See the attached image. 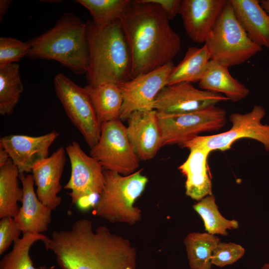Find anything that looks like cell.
Masks as SVG:
<instances>
[{
  "instance_id": "f1b7e54d",
  "label": "cell",
  "mask_w": 269,
  "mask_h": 269,
  "mask_svg": "<svg viewBox=\"0 0 269 269\" xmlns=\"http://www.w3.org/2000/svg\"><path fill=\"white\" fill-rule=\"evenodd\" d=\"M76 1L89 10L96 24L103 25L119 19L131 0H78Z\"/></svg>"
},
{
  "instance_id": "f546056e",
  "label": "cell",
  "mask_w": 269,
  "mask_h": 269,
  "mask_svg": "<svg viewBox=\"0 0 269 269\" xmlns=\"http://www.w3.org/2000/svg\"><path fill=\"white\" fill-rule=\"evenodd\" d=\"M30 49L28 42L13 37H0V67L19 61Z\"/></svg>"
},
{
  "instance_id": "3957f363",
  "label": "cell",
  "mask_w": 269,
  "mask_h": 269,
  "mask_svg": "<svg viewBox=\"0 0 269 269\" xmlns=\"http://www.w3.org/2000/svg\"><path fill=\"white\" fill-rule=\"evenodd\" d=\"M86 25L89 65L86 75L88 85H118L131 79V55L120 20L103 25L88 20Z\"/></svg>"
},
{
  "instance_id": "5bb4252c",
  "label": "cell",
  "mask_w": 269,
  "mask_h": 269,
  "mask_svg": "<svg viewBox=\"0 0 269 269\" xmlns=\"http://www.w3.org/2000/svg\"><path fill=\"white\" fill-rule=\"evenodd\" d=\"M59 135L54 130L37 136L10 134L0 137V146L7 152L19 174H25L32 172L37 163L48 157L49 148Z\"/></svg>"
},
{
  "instance_id": "836d02e7",
  "label": "cell",
  "mask_w": 269,
  "mask_h": 269,
  "mask_svg": "<svg viewBox=\"0 0 269 269\" xmlns=\"http://www.w3.org/2000/svg\"><path fill=\"white\" fill-rule=\"evenodd\" d=\"M11 0H0V21L1 22L3 16L7 11Z\"/></svg>"
},
{
  "instance_id": "ba28073f",
  "label": "cell",
  "mask_w": 269,
  "mask_h": 269,
  "mask_svg": "<svg viewBox=\"0 0 269 269\" xmlns=\"http://www.w3.org/2000/svg\"><path fill=\"white\" fill-rule=\"evenodd\" d=\"M163 146L184 142L203 132L217 131L227 122L226 111L212 106L199 111L178 114L157 111Z\"/></svg>"
},
{
  "instance_id": "ac0fdd59",
  "label": "cell",
  "mask_w": 269,
  "mask_h": 269,
  "mask_svg": "<svg viewBox=\"0 0 269 269\" xmlns=\"http://www.w3.org/2000/svg\"><path fill=\"white\" fill-rule=\"evenodd\" d=\"M181 146L189 150L187 159L178 167L186 177L185 194L199 201L212 194V182L208 173L207 159L210 151L192 139Z\"/></svg>"
},
{
  "instance_id": "9c48e42d",
  "label": "cell",
  "mask_w": 269,
  "mask_h": 269,
  "mask_svg": "<svg viewBox=\"0 0 269 269\" xmlns=\"http://www.w3.org/2000/svg\"><path fill=\"white\" fill-rule=\"evenodd\" d=\"M53 82L56 95L67 116L92 148L99 139L101 124L87 92L84 87L63 73L57 74Z\"/></svg>"
},
{
  "instance_id": "cb8c5ba5",
  "label": "cell",
  "mask_w": 269,
  "mask_h": 269,
  "mask_svg": "<svg viewBox=\"0 0 269 269\" xmlns=\"http://www.w3.org/2000/svg\"><path fill=\"white\" fill-rule=\"evenodd\" d=\"M19 172L10 159L0 166V219L14 218L19 211L18 202H21L23 190L19 187Z\"/></svg>"
},
{
  "instance_id": "4dcf8cb0",
  "label": "cell",
  "mask_w": 269,
  "mask_h": 269,
  "mask_svg": "<svg viewBox=\"0 0 269 269\" xmlns=\"http://www.w3.org/2000/svg\"><path fill=\"white\" fill-rule=\"evenodd\" d=\"M245 253V249L240 245L220 242L213 251L211 263L223 268L237 262L244 256Z\"/></svg>"
},
{
  "instance_id": "4316f807",
  "label": "cell",
  "mask_w": 269,
  "mask_h": 269,
  "mask_svg": "<svg viewBox=\"0 0 269 269\" xmlns=\"http://www.w3.org/2000/svg\"><path fill=\"white\" fill-rule=\"evenodd\" d=\"M193 208L202 218L205 230L210 234L226 236L228 235L227 230L236 229L239 227L237 220H229L220 213L212 194L194 204Z\"/></svg>"
},
{
  "instance_id": "8992f818",
  "label": "cell",
  "mask_w": 269,
  "mask_h": 269,
  "mask_svg": "<svg viewBox=\"0 0 269 269\" xmlns=\"http://www.w3.org/2000/svg\"><path fill=\"white\" fill-rule=\"evenodd\" d=\"M204 45L211 60L228 67L245 63L262 50L249 38L228 0Z\"/></svg>"
},
{
  "instance_id": "2e32d148",
  "label": "cell",
  "mask_w": 269,
  "mask_h": 269,
  "mask_svg": "<svg viewBox=\"0 0 269 269\" xmlns=\"http://www.w3.org/2000/svg\"><path fill=\"white\" fill-rule=\"evenodd\" d=\"M226 2V0H181L179 14L193 41L205 42Z\"/></svg>"
},
{
  "instance_id": "d590c367",
  "label": "cell",
  "mask_w": 269,
  "mask_h": 269,
  "mask_svg": "<svg viewBox=\"0 0 269 269\" xmlns=\"http://www.w3.org/2000/svg\"><path fill=\"white\" fill-rule=\"evenodd\" d=\"M260 2L263 8L269 15V0H261Z\"/></svg>"
},
{
  "instance_id": "277c9868",
  "label": "cell",
  "mask_w": 269,
  "mask_h": 269,
  "mask_svg": "<svg viewBox=\"0 0 269 269\" xmlns=\"http://www.w3.org/2000/svg\"><path fill=\"white\" fill-rule=\"evenodd\" d=\"M26 57L55 60L76 74H86L89 65L87 25L75 14L67 12L47 31L28 41Z\"/></svg>"
},
{
  "instance_id": "52a82bcc",
  "label": "cell",
  "mask_w": 269,
  "mask_h": 269,
  "mask_svg": "<svg viewBox=\"0 0 269 269\" xmlns=\"http://www.w3.org/2000/svg\"><path fill=\"white\" fill-rule=\"evenodd\" d=\"M90 149V155L105 170L128 175L139 167L140 159L120 119L102 123L99 139Z\"/></svg>"
},
{
  "instance_id": "8fae6325",
  "label": "cell",
  "mask_w": 269,
  "mask_h": 269,
  "mask_svg": "<svg viewBox=\"0 0 269 269\" xmlns=\"http://www.w3.org/2000/svg\"><path fill=\"white\" fill-rule=\"evenodd\" d=\"M174 66L173 62H170L118 85L123 99L121 121L127 120L135 111L154 110L155 99L167 85L168 78Z\"/></svg>"
},
{
  "instance_id": "e575fe53",
  "label": "cell",
  "mask_w": 269,
  "mask_h": 269,
  "mask_svg": "<svg viewBox=\"0 0 269 269\" xmlns=\"http://www.w3.org/2000/svg\"><path fill=\"white\" fill-rule=\"evenodd\" d=\"M10 159L7 152L0 146V166L6 164Z\"/></svg>"
},
{
  "instance_id": "6da1fadb",
  "label": "cell",
  "mask_w": 269,
  "mask_h": 269,
  "mask_svg": "<svg viewBox=\"0 0 269 269\" xmlns=\"http://www.w3.org/2000/svg\"><path fill=\"white\" fill-rule=\"evenodd\" d=\"M42 242L61 269H135L136 253L130 241L104 226L94 231L87 219L53 231Z\"/></svg>"
},
{
  "instance_id": "44dd1931",
  "label": "cell",
  "mask_w": 269,
  "mask_h": 269,
  "mask_svg": "<svg viewBox=\"0 0 269 269\" xmlns=\"http://www.w3.org/2000/svg\"><path fill=\"white\" fill-rule=\"evenodd\" d=\"M228 68L211 59L199 86L205 91L223 94L229 100L236 103L246 98L250 90L231 75Z\"/></svg>"
},
{
  "instance_id": "603a6c76",
  "label": "cell",
  "mask_w": 269,
  "mask_h": 269,
  "mask_svg": "<svg viewBox=\"0 0 269 269\" xmlns=\"http://www.w3.org/2000/svg\"><path fill=\"white\" fill-rule=\"evenodd\" d=\"M211 59L205 45L202 47H189L183 59L173 67L168 78L167 85L181 82H199Z\"/></svg>"
},
{
  "instance_id": "5b68a950",
  "label": "cell",
  "mask_w": 269,
  "mask_h": 269,
  "mask_svg": "<svg viewBox=\"0 0 269 269\" xmlns=\"http://www.w3.org/2000/svg\"><path fill=\"white\" fill-rule=\"evenodd\" d=\"M142 170L128 175L104 170V187L94 206V214L112 223L132 225L140 221L141 211L134 205L148 181Z\"/></svg>"
},
{
  "instance_id": "83f0119b",
  "label": "cell",
  "mask_w": 269,
  "mask_h": 269,
  "mask_svg": "<svg viewBox=\"0 0 269 269\" xmlns=\"http://www.w3.org/2000/svg\"><path fill=\"white\" fill-rule=\"evenodd\" d=\"M47 237L42 234L23 233L22 238L13 242L12 250L0 261V269H36L29 256L30 250L36 242Z\"/></svg>"
},
{
  "instance_id": "d4e9b609",
  "label": "cell",
  "mask_w": 269,
  "mask_h": 269,
  "mask_svg": "<svg viewBox=\"0 0 269 269\" xmlns=\"http://www.w3.org/2000/svg\"><path fill=\"white\" fill-rule=\"evenodd\" d=\"M220 242L219 237L208 233L192 232L184 240L191 269H211L213 250Z\"/></svg>"
},
{
  "instance_id": "30bf717a",
  "label": "cell",
  "mask_w": 269,
  "mask_h": 269,
  "mask_svg": "<svg viewBox=\"0 0 269 269\" xmlns=\"http://www.w3.org/2000/svg\"><path fill=\"white\" fill-rule=\"evenodd\" d=\"M265 115L264 108L256 105L248 113L232 114L229 117L232 127L228 131L213 135H199L192 139L210 152L227 150L235 141L242 138L256 140L263 145L266 150L269 151V125L262 123Z\"/></svg>"
},
{
  "instance_id": "7402d4cb",
  "label": "cell",
  "mask_w": 269,
  "mask_h": 269,
  "mask_svg": "<svg viewBox=\"0 0 269 269\" xmlns=\"http://www.w3.org/2000/svg\"><path fill=\"white\" fill-rule=\"evenodd\" d=\"M100 123L120 119L123 99L118 85L103 83L96 86L84 87Z\"/></svg>"
},
{
  "instance_id": "7a4b0ae2",
  "label": "cell",
  "mask_w": 269,
  "mask_h": 269,
  "mask_svg": "<svg viewBox=\"0 0 269 269\" xmlns=\"http://www.w3.org/2000/svg\"><path fill=\"white\" fill-rule=\"evenodd\" d=\"M119 20L131 55L132 79L172 62L179 52L180 37L159 5L131 0Z\"/></svg>"
},
{
  "instance_id": "d6a6232c",
  "label": "cell",
  "mask_w": 269,
  "mask_h": 269,
  "mask_svg": "<svg viewBox=\"0 0 269 269\" xmlns=\"http://www.w3.org/2000/svg\"><path fill=\"white\" fill-rule=\"evenodd\" d=\"M159 5L165 12L169 19L179 14L181 0H148Z\"/></svg>"
},
{
  "instance_id": "484cf974",
  "label": "cell",
  "mask_w": 269,
  "mask_h": 269,
  "mask_svg": "<svg viewBox=\"0 0 269 269\" xmlns=\"http://www.w3.org/2000/svg\"><path fill=\"white\" fill-rule=\"evenodd\" d=\"M23 90L19 65L14 63L0 67V115L12 114Z\"/></svg>"
},
{
  "instance_id": "1f68e13d",
  "label": "cell",
  "mask_w": 269,
  "mask_h": 269,
  "mask_svg": "<svg viewBox=\"0 0 269 269\" xmlns=\"http://www.w3.org/2000/svg\"><path fill=\"white\" fill-rule=\"evenodd\" d=\"M22 232L16 226L13 218L6 217L0 221V255H2L11 244L19 238Z\"/></svg>"
},
{
  "instance_id": "9a60e30c",
  "label": "cell",
  "mask_w": 269,
  "mask_h": 269,
  "mask_svg": "<svg viewBox=\"0 0 269 269\" xmlns=\"http://www.w3.org/2000/svg\"><path fill=\"white\" fill-rule=\"evenodd\" d=\"M127 121L128 137L139 159L153 158L163 146L157 111H135Z\"/></svg>"
},
{
  "instance_id": "ffe728a7",
  "label": "cell",
  "mask_w": 269,
  "mask_h": 269,
  "mask_svg": "<svg viewBox=\"0 0 269 269\" xmlns=\"http://www.w3.org/2000/svg\"><path fill=\"white\" fill-rule=\"evenodd\" d=\"M249 38L269 50V15L258 0H228Z\"/></svg>"
},
{
  "instance_id": "4fadbf2b",
  "label": "cell",
  "mask_w": 269,
  "mask_h": 269,
  "mask_svg": "<svg viewBox=\"0 0 269 269\" xmlns=\"http://www.w3.org/2000/svg\"><path fill=\"white\" fill-rule=\"evenodd\" d=\"M228 100L222 94L199 89L190 82H181L164 87L155 99L153 109L166 114H183Z\"/></svg>"
},
{
  "instance_id": "8d00e7d4",
  "label": "cell",
  "mask_w": 269,
  "mask_h": 269,
  "mask_svg": "<svg viewBox=\"0 0 269 269\" xmlns=\"http://www.w3.org/2000/svg\"><path fill=\"white\" fill-rule=\"evenodd\" d=\"M261 269H269V262L264 264Z\"/></svg>"
},
{
  "instance_id": "7c38bea8",
  "label": "cell",
  "mask_w": 269,
  "mask_h": 269,
  "mask_svg": "<svg viewBox=\"0 0 269 269\" xmlns=\"http://www.w3.org/2000/svg\"><path fill=\"white\" fill-rule=\"evenodd\" d=\"M70 160L71 172L64 188L71 190L68 195L72 204L92 195L99 196L105 185L103 168L100 163L87 154L78 142L73 141L65 149Z\"/></svg>"
},
{
  "instance_id": "e0dca14e",
  "label": "cell",
  "mask_w": 269,
  "mask_h": 269,
  "mask_svg": "<svg viewBox=\"0 0 269 269\" xmlns=\"http://www.w3.org/2000/svg\"><path fill=\"white\" fill-rule=\"evenodd\" d=\"M65 152L63 147H59L49 157L37 163L32 169L36 195L52 210L61 202L62 198L58 194L62 189L60 180L66 162Z\"/></svg>"
},
{
  "instance_id": "d6986e66",
  "label": "cell",
  "mask_w": 269,
  "mask_h": 269,
  "mask_svg": "<svg viewBox=\"0 0 269 269\" xmlns=\"http://www.w3.org/2000/svg\"><path fill=\"white\" fill-rule=\"evenodd\" d=\"M22 185V205L14 221L23 233L41 234L46 232L51 220L52 210L38 198L32 174H19Z\"/></svg>"
}]
</instances>
